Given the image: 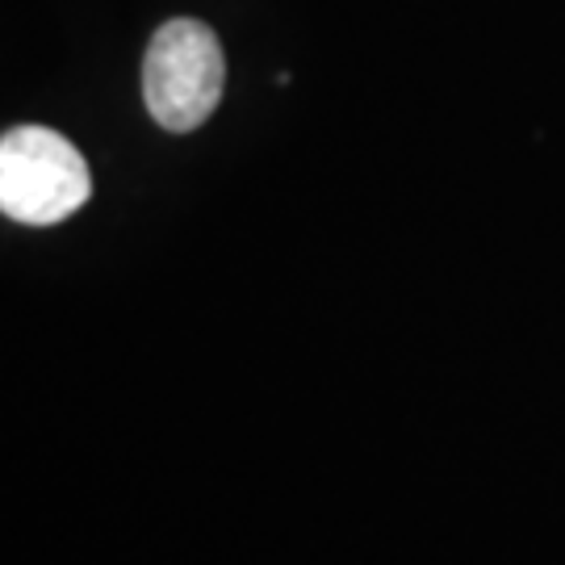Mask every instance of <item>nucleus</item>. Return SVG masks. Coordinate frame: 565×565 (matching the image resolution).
<instances>
[{"mask_svg": "<svg viewBox=\"0 0 565 565\" xmlns=\"http://www.w3.org/2000/svg\"><path fill=\"white\" fill-rule=\"evenodd\" d=\"M223 46L205 21L177 18L151 34L142 60V102L163 130H198L223 102Z\"/></svg>", "mask_w": 565, "mask_h": 565, "instance_id": "f257e3e1", "label": "nucleus"}, {"mask_svg": "<svg viewBox=\"0 0 565 565\" xmlns=\"http://www.w3.org/2000/svg\"><path fill=\"white\" fill-rule=\"evenodd\" d=\"M93 198V172L72 142L46 126L0 135V214L25 226H55Z\"/></svg>", "mask_w": 565, "mask_h": 565, "instance_id": "f03ea898", "label": "nucleus"}]
</instances>
